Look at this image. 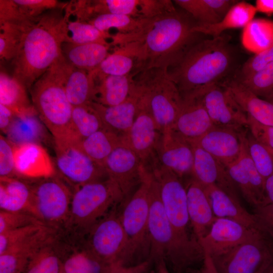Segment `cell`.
Returning a JSON list of instances; mask_svg holds the SVG:
<instances>
[{"mask_svg":"<svg viewBox=\"0 0 273 273\" xmlns=\"http://www.w3.org/2000/svg\"><path fill=\"white\" fill-rule=\"evenodd\" d=\"M198 22L183 10L149 18L139 31L112 35L113 46L124 45L137 61L134 73L153 68L168 70L206 36L193 31Z\"/></svg>","mask_w":273,"mask_h":273,"instance_id":"obj_1","label":"cell"},{"mask_svg":"<svg viewBox=\"0 0 273 273\" xmlns=\"http://www.w3.org/2000/svg\"><path fill=\"white\" fill-rule=\"evenodd\" d=\"M231 36L222 33L203 38L167 70L183 98L200 94L209 85L233 77L240 66Z\"/></svg>","mask_w":273,"mask_h":273,"instance_id":"obj_2","label":"cell"},{"mask_svg":"<svg viewBox=\"0 0 273 273\" xmlns=\"http://www.w3.org/2000/svg\"><path fill=\"white\" fill-rule=\"evenodd\" d=\"M65 20L43 18L38 23L27 24L13 58V77L26 89L50 68L64 57Z\"/></svg>","mask_w":273,"mask_h":273,"instance_id":"obj_3","label":"cell"},{"mask_svg":"<svg viewBox=\"0 0 273 273\" xmlns=\"http://www.w3.org/2000/svg\"><path fill=\"white\" fill-rule=\"evenodd\" d=\"M67 65L64 58L61 59L39 78L30 89L33 106L54 139H79L72 127L73 106L67 98L64 87Z\"/></svg>","mask_w":273,"mask_h":273,"instance_id":"obj_4","label":"cell"},{"mask_svg":"<svg viewBox=\"0 0 273 273\" xmlns=\"http://www.w3.org/2000/svg\"><path fill=\"white\" fill-rule=\"evenodd\" d=\"M150 213L148 236L151 259L168 260L177 273L195 263L202 261L204 252L184 244L172 228L164 210L158 184L148 170Z\"/></svg>","mask_w":273,"mask_h":273,"instance_id":"obj_5","label":"cell"},{"mask_svg":"<svg viewBox=\"0 0 273 273\" xmlns=\"http://www.w3.org/2000/svg\"><path fill=\"white\" fill-rule=\"evenodd\" d=\"M133 80L161 132L171 130L181 109L183 99L167 70L148 69L135 75Z\"/></svg>","mask_w":273,"mask_h":273,"instance_id":"obj_6","label":"cell"},{"mask_svg":"<svg viewBox=\"0 0 273 273\" xmlns=\"http://www.w3.org/2000/svg\"><path fill=\"white\" fill-rule=\"evenodd\" d=\"M124 199L118 187L109 178L78 186L72 194L66 224L88 232L110 207Z\"/></svg>","mask_w":273,"mask_h":273,"instance_id":"obj_7","label":"cell"},{"mask_svg":"<svg viewBox=\"0 0 273 273\" xmlns=\"http://www.w3.org/2000/svg\"><path fill=\"white\" fill-rule=\"evenodd\" d=\"M151 166L164 211L176 234L188 246L204 252L196 237L190 232L187 191L180 178L157 162Z\"/></svg>","mask_w":273,"mask_h":273,"instance_id":"obj_8","label":"cell"},{"mask_svg":"<svg viewBox=\"0 0 273 273\" xmlns=\"http://www.w3.org/2000/svg\"><path fill=\"white\" fill-rule=\"evenodd\" d=\"M212 258L219 273H263L273 262V244L260 232Z\"/></svg>","mask_w":273,"mask_h":273,"instance_id":"obj_9","label":"cell"},{"mask_svg":"<svg viewBox=\"0 0 273 273\" xmlns=\"http://www.w3.org/2000/svg\"><path fill=\"white\" fill-rule=\"evenodd\" d=\"M81 141L76 138L54 139L58 169L76 187L108 178L105 169L82 149Z\"/></svg>","mask_w":273,"mask_h":273,"instance_id":"obj_10","label":"cell"},{"mask_svg":"<svg viewBox=\"0 0 273 273\" xmlns=\"http://www.w3.org/2000/svg\"><path fill=\"white\" fill-rule=\"evenodd\" d=\"M72 196L67 186L55 176L42 179L32 186L33 214L52 228L66 224Z\"/></svg>","mask_w":273,"mask_h":273,"instance_id":"obj_11","label":"cell"},{"mask_svg":"<svg viewBox=\"0 0 273 273\" xmlns=\"http://www.w3.org/2000/svg\"><path fill=\"white\" fill-rule=\"evenodd\" d=\"M88 232L87 248L105 266L116 263L125 265L128 240L119 216L112 212L98 221Z\"/></svg>","mask_w":273,"mask_h":273,"instance_id":"obj_12","label":"cell"},{"mask_svg":"<svg viewBox=\"0 0 273 273\" xmlns=\"http://www.w3.org/2000/svg\"><path fill=\"white\" fill-rule=\"evenodd\" d=\"M148 169L143 167L139 186L119 216L128 240L126 259L145 242L150 213Z\"/></svg>","mask_w":273,"mask_h":273,"instance_id":"obj_13","label":"cell"},{"mask_svg":"<svg viewBox=\"0 0 273 273\" xmlns=\"http://www.w3.org/2000/svg\"><path fill=\"white\" fill-rule=\"evenodd\" d=\"M201 96L213 126L239 132L249 130L248 114L222 83L209 85Z\"/></svg>","mask_w":273,"mask_h":273,"instance_id":"obj_14","label":"cell"},{"mask_svg":"<svg viewBox=\"0 0 273 273\" xmlns=\"http://www.w3.org/2000/svg\"><path fill=\"white\" fill-rule=\"evenodd\" d=\"M162 134L141 98L140 109L130 129L122 138L123 142L135 152L146 167L148 162L152 164L156 159Z\"/></svg>","mask_w":273,"mask_h":273,"instance_id":"obj_15","label":"cell"},{"mask_svg":"<svg viewBox=\"0 0 273 273\" xmlns=\"http://www.w3.org/2000/svg\"><path fill=\"white\" fill-rule=\"evenodd\" d=\"M144 166L135 152L122 142L107 158L104 168L108 178L118 187L125 198L140 183Z\"/></svg>","mask_w":273,"mask_h":273,"instance_id":"obj_16","label":"cell"},{"mask_svg":"<svg viewBox=\"0 0 273 273\" xmlns=\"http://www.w3.org/2000/svg\"><path fill=\"white\" fill-rule=\"evenodd\" d=\"M259 232L234 220L217 218L208 234L199 242L204 251L212 257L228 252Z\"/></svg>","mask_w":273,"mask_h":273,"instance_id":"obj_17","label":"cell"},{"mask_svg":"<svg viewBox=\"0 0 273 273\" xmlns=\"http://www.w3.org/2000/svg\"><path fill=\"white\" fill-rule=\"evenodd\" d=\"M156 161L180 178L191 175L194 154L192 144L171 130L162 136L156 151Z\"/></svg>","mask_w":273,"mask_h":273,"instance_id":"obj_18","label":"cell"},{"mask_svg":"<svg viewBox=\"0 0 273 273\" xmlns=\"http://www.w3.org/2000/svg\"><path fill=\"white\" fill-rule=\"evenodd\" d=\"M192 177L204 187L213 185L239 201L237 187L231 178L227 167L196 143Z\"/></svg>","mask_w":273,"mask_h":273,"instance_id":"obj_19","label":"cell"},{"mask_svg":"<svg viewBox=\"0 0 273 273\" xmlns=\"http://www.w3.org/2000/svg\"><path fill=\"white\" fill-rule=\"evenodd\" d=\"M245 138L239 157L228 165L227 168L231 178L244 198L255 208L263 204L265 181L249 155Z\"/></svg>","mask_w":273,"mask_h":273,"instance_id":"obj_20","label":"cell"},{"mask_svg":"<svg viewBox=\"0 0 273 273\" xmlns=\"http://www.w3.org/2000/svg\"><path fill=\"white\" fill-rule=\"evenodd\" d=\"M182 106L171 129L191 143L197 142L213 126L201 96L183 98Z\"/></svg>","mask_w":273,"mask_h":273,"instance_id":"obj_21","label":"cell"},{"mask_svg":"<svg viewBox=\"0 0 273 273\" xmlns=\"http://www.w3.org/2000/svg\"><path fill=\"white\" fill-rule=\"evenodd\" d=\"M248 131L239 132L213 126L194 143L227 167L239 157Z\"/></svg>","mask_w":273,"mask_h":273,"instance_id":"obj_22","label":"cell"},{"mask_svg":"<svg viewBox=\"0 0 273 273\" xmlns=\"http://www.w3.org/2000/svg\"><path fill=\"white\" fill-rule=\"evenodd\" d=\"M101 119L105 129L122 138L128 132L141 106V96L133 80V90L122 103L106 106L95 102H89Z\"/></svg>","mask_w":273,"mask_h":273,"instance_id":"obj_23","label":"cell"},{"mask_svg":"<svg viewBox=\"0 0 273 273\" xmlns=\"http://www.w3.org/2000/svg\"><path fill=\"white\" fill-rule=\"evenodd\" d=\"M15 168L18 176L44 179L53 177L56 170L50 155L39 144L14 146Z\"/></svg>","mask_w":273,"mask_h":273,"instance_id":"obj_24","label":"cell"},{"mask_svg":"<svg viewBox=\"0 0 273 273\" xmlns=\"http://www.w3.org/2000/svg\"><path fill=\"white\" fill-rule=\"evenodd\" d=\"M55 230L46 225L0 254V273H20L29 258L55 239Z\"/></svg>","mask_w":273,"mask_h":273,"instance_id":"obj_25","label":"cell"},{"mask_svg":"<svg viewBox=\"0 0 273 273\" xmlns=\"http://www.w3.org/2000/svg\"><path fill=\"white\" fill-rule=\"evenodd\" d=\"M186 189L191 225L200 242L208 234L217 217L203 186L192 177Z\"/></svg>","mask_w":273,"mask_h":273,"instance_id":"obj_26","label":"cell"},{"mask_svg":"<svg viewBox=\"0 0 273 273\" xmlns=\"http://www.w3.org/2000/svg\"><path fill=\"white\" fill-rule=\"evenodd\" d=\"M204 188L216 217L230 219L259 230L254 215L248 212L239 201L215 186Z\"/></svg>","mask_w":273,"mask_h":273,"instance_id":"obj_27","label":"cell"},{"mask_svg":"<svg viewBox=\"0 0 273 273\" xmlns=\"http://www.w3.org/2000/svg\"><path fill=\"white\" fill-rule=\"evenodd\" d=\"M93 14H113L147 19L155 17L159 5L156 0H102L90 1Z\"/></svg>","mask_w":273,"mask_h":273,"instance_id":"obj_28","label":"cell"},{"mask_svg":"<svg viewBox=\"0 0 273 273\" xmlns=\"http://www.w3.org/2000/svg\"><path fill=\"white\" fill-rule=\"evenodd\" d=\"M111 43L76 44L64 42L63 56L71 66L87 71L96 70L108 56Z\"/></svg>","mask_w":273,"mask_h":273,"instance_id":"obj_29","label":"cell"},{"mask_svg":"<svg viewBox=\"0 0 273 273\" xmlns=\"http://www.w3.org/2000/svg\"><path fill=\"white\" fill-rule=\"evenodd\" d=\"M134 75H95L98 83H96L93 102L106 106H113L125 101L131 94L133 87Z\"/></svg>","mask_w":273,"mask_h":273,"instance_id":"obj_30","label":"cell"},{"mask_svg":"<svg viewBox=\"0 0 273 273\" xmlns=\"http://www.w3.org/2000/svg\"><path fill=\"white\" fill-rule=\"evenodd\" d=\"M0 208L33 215L32 186L16 177H0Z\"/></svg>","mask_w":273,"mask_h":273,"instance_id":"obj_31","label":"cell"},{"mask_svg":"<svg viewBox=\"0 0 273 273\" xmlns=\"http://www.w3.org/2000/svg\"><path fill=\"white\" fill-rule=\"evenodd\" d=\"M64 87L73 107L83 105L93 101L96 89L95 71L75 68L68 63Z\"/></svg>","mask_w":273,"mask_h":273,"instance_id":"obj_32","label":"cell"},{"mask_svg":"<svg viewBox=\"0 0 273 273\" xmlns=\"http://www.w3.org/2000/svg\"><path fill=\"white\" fill-rule=\"evenodd\" d=\"M257 13L255 6L245 1H238L218 23L211 24H197L193 31L212 37H217L227 29L244 28Z\"/></svg>","mask_w":273,"mask_h":273,"instance_id":"obj_33","label":"cell"},{"mask_svg":"<svg viewBox=\"0 0 273 273\" xmlns=\"http://www.w3.org/2000/svg\"><path fill=\"white\" fill-rule=\"evenodd\" d=\"M37 113L15 115L5 133L8 140L14 145L36 143L45 140V129Z\"/></svg>","mask_w":273,"mask_h":273,"instance_id":"obj_34","label":"cell"},{"mask_svg":"<svg viewBox=\"0 0 273 273\" xmlns=\"http://www.w3.org/2000/svg\"><path fill=\"white\" fill-rule=\"evenodd\" d=\"M26 89L13 77L1 72L0 104L10 109L15 115L37 113L30 103Z\"/></svg>","mask_w":273,"mask_h":273,"instance_id":"obj_35","label":"cell"},{"mask_svg":"<svg viewBox=\"0 0 273 273\" xmlns=\"http://www.w3.org/2000/svg\"><path fill=\"white\" fill-rule=\"evenodd\" d=\"M241 42L248 51L259 53L273 46V20L254 18L243 29Z\"/></svg>","mask_w":273,"mask_h":273,"instance_id":"obj_36","label":"cell"},{"mask_svg":"<svg viewBox=\"0 0 273 273\" xmlns=\"http://www.w3.org/2000/svg\"><path fill=\"white\" fill-rule=\"evenodd\" d=\"M122 142L118 135L102 129L81 140L80 146L90 158L104 168L107 158Z\"/></svg>","mask_w":273,"mask_h":273,"instance_id":"obj_37","label":"cell"},{"mask_svg":"<svg viewBox=\"0 0 273 273\" xmlns=\"http://www.w3.org/2000/svg\"><path fill=\"white\" fill-rule=\"evenodd\" d=\"M136 65V59L129 50L124 46H116L95 72L100 75H134Z\"/></svg>","mask_w":273,"mask_h":273,"instance_id":"obj_38","label":"cell"},{"mask_svg":"<svg viewBox=\"0 0 273 273\" xmlns=\"http://www.w3.org/2000/svg\"><path fill=\"white\" fill-rule=\"evenodd\" d=\"M55 239L46 244L28 260L22 273H61L62 261Z\"/></svg>","mask_w":273,"mask_h":273,"instance_id":"obj_39","label":"cell"},{"mask_svg":"<svg viewBox=\"0 0 273 273\" xmlns=\"http://www.w3.org/2000/svg\"><path fill=\"white\" fill-rule=\"evenodd\" d=\"M148 19H142L129 16L102 14L96 15L88 21L99 30L108 32L110 29H116L117 33L126 34L136 32L141 30Z\"/></svg>","mask_w":273,"mask_h":273,"instance_id":"obj_40","label":"cell"},{"mask_svg":"<svg viewBox=\"0 0 273 273\" xmlns=\"http://www.w3.org/2000/svg\"><path fill=\"white\" fill-rule=\"evenodd\" d=\"M65 20V42L76 44L90 43H108L112 35L102 32L88 22Z\"/></svg>","mask_w":273,"mask_h":273,"instance_id":"obj_41","label":"cell"},{"mask_svg":"<svg viewBox=\"0 0 273 273\" xmlns=\"http://www.w3.org/2000/svg\"><path fill=\"white\" fill-rule=\"evenodd\" d=\"M105 265L87 248L75 249L65 255L64 273H103Z\"/></svg>","mask_w":273,"mask_h":273,"instance_id":"obj_42","label":"cell"},{"mask_svg":"<svg viewBox=\"0 0 273 273\" xmlns=\"http://www.w3.org/2000/svg\"><path fill=\"white\" fill-rule=\"evenodd\" d=\"M71 120L73 130L81 140L105 129L101 119L89 103L73 107Z\"/></svg>","mask_w":273,"mask_h":273,"instance_id":"obj_43","label":"cell"},{"mask_svg":"<svg viewBox=\"0 0 273 273\" xmlns=\"http://www.w3.org/2000/svg\"><path fill=\"white\" fill-rule=\"evenodd\" d=\"M245 141L249 155L265 181L273 174V153L257 141L249 130Z\"/></svg>","mask_w":273,"mask_h":273,"instance_id":"obj_44","label":"cell"},{"mask_svg":"<svg viewBox=\"0 0 273 273\" xmlns=\"http://www.w3.org/2000/svg\"><path fill=\"white\" fill-rule=\"evenodd\" d=\"M237 80L255 95L264 99L273 92V62L251 75Z\"/></svg>","mask_w":273,"mask_h":273,"instance_id":"obj_45","label":"cell"},{"mask_svg":"<svg viewBox=\"0 0 273 273\" xmlns=\"http://www.w3.org/2000/svg\"><path fill=\"white\" fill-rule=\"evenodd\" d=\"M173 2L189 13L198 24H215L221 20L207 5L205 0H175Z\"/></svg>","mask_w":273,"mask_h":273,"instance_id":"obj_46","label":"cell"},{"mask_svg":"<svg viewBox=\"0 0 273 273\" xmlns=\"http://www.w3.org/2000/svg\"><path fill=\"white\" fill-rule=\"evenodd\" d=\"M35 224L46 225L38 218L28 213L0 211V234Z\"/></svg>","mask_w":273,"mask_h":273,"instance_id":"obj_47","label":"cell"},{"mask_svg":"<svg viewBox=\"0 0 273 273\" xmlns=\"http://www.w3.org/2000/svg\"><path fill=\"white\" fill-rule=\"evenodd\" d=\"M273 62V46L248 59L237 71L234 77L241 80L262 69Z\"/></svg>","mask_w":273,"mask_h":273,"instance_id":"obj_48","label":"cell"},{"mask_svg":"<svg viewBox=\"0 0 273 273\" xmlns=\"http://www.w3.org/2000/svg\"><path fill=\"white\" fill-rule=\"evenodd\" d=\"M46 225L35 224L12 230L0 234V254L35 233ZM48 226V225H47Z\"/></svg>","mask_w":273,"mask_h":273,"instance_id":"obj_49","label":"cell"},{"mask_svg":"<svg viewBox=\"0 0 273 273\" xmlns=\"http://www.w3.org/2000/svg\"><path fill=\"white\" fill-rule=\"evenodd\" d=\"M13 149L14 145L7 138L1 135L0 177H15L17 175L15 168Z\"/></svg>","mask_w":273,"mask_h":273,"instance_id":"obj_50","label":"cell"},{"mask_svg":"<svg viewBox=\"0 0 273 273\" xmlns=\"http://www.w3.org/2000/svg\"><path fill=\"white\" fill-rule=\"evenodd\" d=\"M259 230L273 244V203L254 208Z\"/></svg>","mask_w":273,"mask_h":273,"instance_id":"obj_51","label":"cell"},{"mask_svg":"<svg viewBox=\"0 0 273 273\" xmlns=\"http://www.w3.org/2000/svg\"><path fill=\"white\" fill-rule=\"evenodd\" d=\"M248 128L255 139L273 153V127L262 124L248 115Z\"/></svg>","mask_w":273,"mask_h":273,"instance_id":"obj_52","label":"cell"},{"mask_svg":"<svg viewBox=\"0 0 273 273\" xmlns=\"http://www.w3.org/2000/svg\"><path fill=\"white\" fill-rule=\"evenodd\" d=\"M149 267V261L130 266L117 263L106 265L103 273H148Z\"/></svg>","mask_w":273,"mask_h":273,"instance_id":"obj_53","label":"cell"},{"mask_svg":"<svg viewBox=\"0 0 273 273\" xmlns=\"http://www.w3.org/2000/svg\"><path fill=\"white\" fill-rule=\"evenodd\" d=\"M13 2L26 15H31L42 9L54 7L56 3L54 1L42 0H15Z\"/></svg>","mask_w":273,"mask_h":273,"instance_id":"obj_54","label":"cell"},{"mask_svg":"<svg viewBox=\"0 0 273 273\" xmlns=\"http://www.w3.org/2000/svg\"><path fill=\"white\" fill-rule=\"evenodd\" d=\"M15 116L10 109L0 104V128L2 131L6 132Z\"/></svg>","mask_w":273,"mask_h":273,"instance_id":"obj_55","label":"cell"},{"mask_svg":"<svg viewBox=\"0 0 273 273\" xmlns=\"http://www.w3.org/2000/svg\"><path fill=\"white\" fill-rule=\"evenodd\" d=\"M273 203V174L264 183V200L262 205Z\"/></svg>","mask_w":273,"mask_h":273,"instance_id":"obj_56","label":"cell"},{"mask_svg":"<svg viewBox=\"0 0 273 273\" xmlns=\"http://www.w3.org/2000/svg\"><path fill=\"white\" fill-rule=\"evenodd\" d=\"M202 267L198 273H219L213 262L211 256L204 251V258Z\"/></svg>","mask_w":273,"mask_h":273,"instance_id":"obj_57","label":"cell"},{"mask_svg":"<svg viewBox=\"0 0 273 273\" xmlns=\"http://www.w3.org/2000/svg\"><path fill=\"white\" fill-rule=\"evenodd\" d=\"M255 7L257 12L267 16L273 15V0H257Z\"/></svg>","mask_w":273,"mask_h":273,"instance_id":"obj_58","label":"cell"},{"mask_svg":"<svg viewBox=\"0 0 273 273\" xmlns=\"http://www.w3.org/2000/svg\"><path fill=\"white\" fill-rule=\"evenodd\" d=\"M157 262L158 263V273H169L164 259H159L157 261Z\"/></svg>","mask_w":273,"mask_h":273,"instance_id":"obj_59","label":"cell"},{"mask_svg":"<svg viewBox=\"0 0 273 273\" xmlns=\"http://www.w3.org/2000/svg\"><path fill=\"white\" fill-rule=\"evenodd\" d=\"M264 100L273 105V92L271 94L268 95L267 97H266Z\"/></svg>","mask_w":273,"mask_h":273,"instance_id":"obj_60","label":"cell"},{"mask_svg":"<svg viewBox=\"0 0 273 273\" xmlns=\"http://www.w3.org/2000/svg\"><path fill=\"white\" fill-rule=\"evenodd\" d=\"M263 273H273V262Z\"/></svg>","mask_w":273,"mask_h":273,"instance_id":"obj_61","label":"cell"},{"mask_svg":"<svg viewBox=\"0 0 273 273\" xmlns=\"http://www.w3.org/2000/svg\"><path fill=\"white\" fill-rule=\"evenodd\" d=\"M61 273H64V272H62Z\"/></svg>","mask_w":273,"mask_h":273,"instance_id":"obj_62","label":"cell"},{"mask_svg":"<svg viewBox=\"0 0 273 273\" xmlns=\"http://www.w3.org/2000/svg\"><path fill=\"white\" fill-rule=\"evenodd\" d=\"M20 273H22V272H20Z\"/></svg>","mask_w":273,"mask_h":273,"instance_id":"obj_63","label":"cell"}]
</instances>
